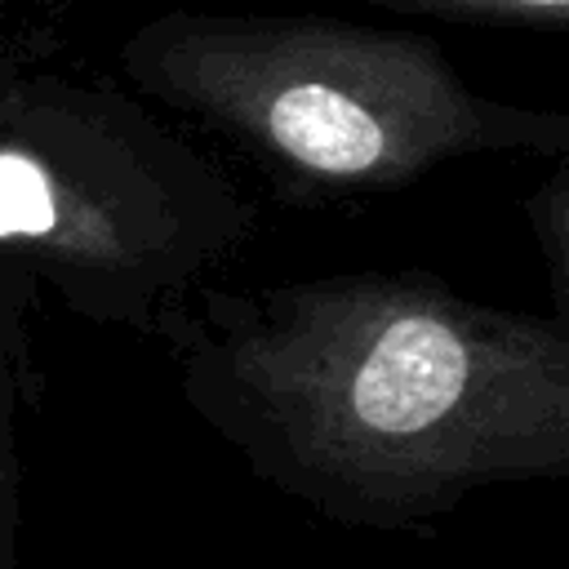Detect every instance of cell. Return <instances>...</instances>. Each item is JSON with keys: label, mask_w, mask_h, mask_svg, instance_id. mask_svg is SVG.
<instances>
[{"label": "cell", "mask_w": 569, "mask_h": 569, "mask_svg": "<svg viewBox=\"0 0 569 569\" xmlns=\"http://www.w3.org/2000/svg\"><path fill=\"white\" fill-rule=\"evenodd\" d=\"M18 71V62H13V53H9V40H4V27H0V89L9 84V76Z\"/></svg>", "instance_id": "52a82bcc"}, {"label": "cell", "mask_w": 569, "mask_h": 569, "mask_svg": "<svg viewBox=\"0 0 569 569\" xmlns=\"http://www.w3.org/2000/svg\"><path fill=\"white\" fill-rule=\"evenodd\" d=\"M529 222H533V240H538L542 262H547L556 316L565 320V298H569V156L551 160L547 178L533 187Z\"/></svg>", "instance_id": "8992f818"}, {"label": "cell", "mask_w": 569, "mask_h": 569, "mask_svg": "<svg viewBox=\"0 0 569 569\" xmlns=\"http://www.w3.org/2000/svg\"><path fill=\"white\" fill-rule=\"evenodd\" d=\"M160 342L187 409L342 529L427 533L485 489L569 476V325L431 271L204 284Z\"/></svg>", "instance_id": "6da1fadb"}, {"label": "cell", "mask_w": 569, "mask_h": 569, "mask_svg": "<svg viewBox=\"0 0 569 569\" xmlns=\"http://www.w3.org/2000/svg\"><path fill=\"white\" fill-rule=\"evenodd\" d=\"M142 102L191 120L293 200H378L480 156H569V116L480 93L449 53L320 13L169 9L120 44Z\"/></svg>", "instance_id": "7a4b0ae2"}, {"label": "cell", "mask_w": 569, "mask_h": 569, "mask_svg": "<svg viewBox=\"0 0 569 569\" xmlns=\"http://www.w3.org/2000/svg\"><path fill=\"white\" fill-rule=\"evenodd\" d=\"M258 231L244 187L116 84L0 89V262L84 325L156 338Z\"/></svg>", "instance_id": "3957f363"}, {"label": "cell", "mask_w": 569, "mask_h": 569, "mask_svg": "<svg viewBox=\"0 0 569 569\" xmlns=\"http://www.w3.org/2000/svg\"><path fill=\"white\" fill-rule=\"evenodd\" d=\"M31 284L0 262V569H27L22 551V458L18 418L40 400V360L27 329Z\"/></svg>", "instance_id": "277c9868"}, {"label": "cell", "mask_w": 569, "mask_h": 569, "mask_svg": "<svg viewBox=\"0 0 569 569\" xmlns=\"http://www.w3.org/2000/svg\"><path fill=\"white\" fill-rule=\"evenodd\" d=\"M409 18H445L476 27H516V31H565L569 0H347Z\"/></svg>", "instance_id": "5b68a950"}]
</instances>
